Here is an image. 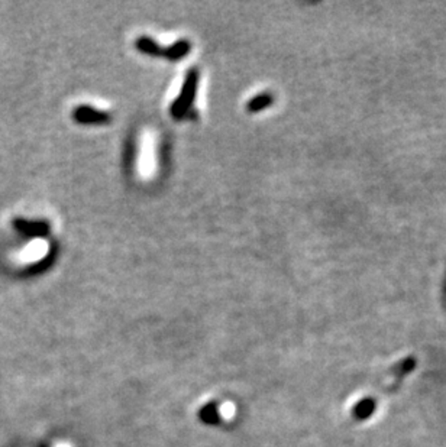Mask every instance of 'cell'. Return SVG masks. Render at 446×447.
I'll return each instance as SVG.
<instances>
[{"instance_id": "1", "label": "cell", "mask_w": 446, "mask_h": 447, "mask_svg": "<svg viewBox=\"0 0 446 447\" xmlns=\"http://www.w3.org/2000/svg\"><path fill=\"white\" fill-rule=\"evenodd\" d=\"M199 78H200V74L196 69H191L186 74L183 87H181L178 97L175 98L170 107V113L175 121H183V119L190 118L191 107L196 100L197 87H199Z\"/></svg>"}, {"instance_id": "3", "label": "cell", "mask_w": 446, "mask_h": 447, "mask_svg": "<svg viewBox=\"0 0 446 447\" xmlns=\"http://www.w3.org/2000/svg\"><path fill=\"white\" fill-rule=\"evenodd\" d=\"M13 227L19 231L21 235L28 236V238H45L48 236L49 230H51V226L49 223L44 220H25V219H15L13 220Z\"/></svg>"}, {"instance_id": "4", "label": "cell", "mask_w": 446, "mask_h": 447, "mask_svg": "<svg viewBox=\"0 0 446 447\" xmlns=\"http://www.w3.org/2000/svg\"><path fill=\"white\" fill-rule=\"evenodd\" d=\"M191 49V44L187 40H180L169 46H162V55L164 58H167L170 61H178L183 57H186Z\"/></svg>"}, {"instance_id": "7", "label": "cell", "mask_w": 446, "mask_h": 447, "mask_svg": "<svg viewBox=\"0 0 446 447\" xmlns=\"http://www.w3.org/2000/svg\"><path fill=\"white\" fill-rule=\"evenodd\" d=\"M55 447H73V444H70V443H58Z\"/></svg>"}, {"instance_id": "5", "label": "cell", "mask_w": 446, "mask_h": 447, "mask_svg": "<svg viewBox=\"0 0 446 447\" xmlns=\"http://www.w3.org/2000/svg\"><path fill=\"white\" fill-rule=\"evenodd\" d=\"M274 102V97L270 94V93H262V94H258L255 97H252L250 102H248V112L250 113H258L264 109H267L273 105Z\"/></svg>"}, {"instance_id": "6", "label": "cell", "mask_w": 446, "mask_h": 447, "mask_svg": "<svg viewBox=\"0 0 446 447\" xmlns=\"http://www.w3.org/2000/svg\"><path fill=\"white\" fill-rule=\"evenodd\" d=\"M219 414H221V417L226 421L229 420H232L235 417V414H237V407L235 404L232 403H225L223 405H221L219 408Z\"/></svg>"}, {"instance_id": "2", "label": "cell", "mask_w": 446, "mask_h": 447, "mask_svg": "<svg viewBox=\"0 0 446 447\" xmlns=\"http://www.w3.org/2000/svg\"><path fill=\"white\" fill-rule=\"evenodd\" d=\"M73 119L80 125H106L112 121V114L92 106L81 105L74 109Z\"/></svg>"}]
</instances>
